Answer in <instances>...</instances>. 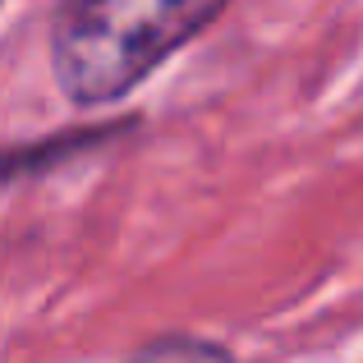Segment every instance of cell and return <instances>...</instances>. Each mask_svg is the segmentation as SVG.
Masks as SVG:
<instances>
[{
  "label": "cell",
  "instance_id": "cell-1",
  "mask_svg": "<svg viewBox=\"0 0 363 363\" xmlns=\"http://www.w3.org/2000/svg\"><path fill=\"white\" fill-rule=\"evenodd\" d=\"M221 5L225 0H69L51 37L55 83L79 106L116 101L203 33Z\"/></svg>",
  "mask_w": 363,
  "mask_h": 363
},
{
  "label": "cell",
  "instance_id": "cell-2",
  "mask_svg": "<svg viewBox=\"0 0 363 363\" xmlns=\"http://www.w3.org/2000/svg\"><path fill=\"white\" fill-rule=\"evenodd\" d=\"M129 363H230L221 345H207V340H189V336H166L157 345L138 350Z\"/></svg>",
  "mask_w": 363,
  "mask_h": 363
}]
</instances>
